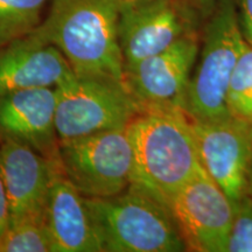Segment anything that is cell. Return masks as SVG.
I'll return each mask as SVG.
<instances>
[{
  "label": "cell",
  "instance_id": "obj_11",
  "mask_svg": "<svg viewBox=\"0 0 252 252\" xmlns=\"http://www.w3.org/2000/svg\"><path fill=\"white\" fill-rule=\"evenodd\" d=\"M59 160L19 141L0 138V173L7 193L11 222L43 216Z\"/></svg>",
  "mask_w": 252,
  "mask_h": 252
},
{
  "label": "cell",
  "instance_id": "obj_4",
  "mask_svg": "<svg viewBox=\"0 0 252 252\" xmlns=\"http://www.w3.org/2000/svg\"><path fill=\"white\" fill-rule=\"evenodd\" d=\"M247 43L234 5L223 2L207 28L189 82L185 111L191 119L209 122L232 117L228 105L229 84Z\"/></svg>",
  "mask_w": 252,
  "mask_h": 252
},
{
  "label": "cell",
  "instance_id": "obj_13",
  "mask_svg": "<svg viewBox=\"0 0 252 252\" xmlns=\"http://www.w3.org/2000/svg\"><path fill=\"white\" fill-rule=\"evenodd\" d=\"M75 75L67 59L36 31L0 47V96L56 88Z\"/></svg>",
  "mask_w": 252,
  "mask_h": 252
},
{
  "label": "cell",
  "instance_id": "obj_14",
  "mask_svg": "<svg viewBox=\"0 0 252 252\" xmlns=\"http://www.w3.org/2000/svg\"><path fill=\"white\" fill-rule=\"evenodd\" d=\"M43 219L53 252H104L87 198L63 174L60 165L53 176Z\"/></svg>",
  "mask_w": 252,
  "mask_h": 252
},
{
  "label": "cell",
  "instance_id": "obj_22",
  "mask_svg": "<svg viewBox=\"0 0 252 252\" xmlns=\"http://www.w3.org/2000/svg\"><path fill=\"white\" fill-rule=\"evenodd\" d=\"M212 1L213 0H198V2L202 6H204V7H208V6L212 4Z\"/></svg>",
  "mask_w": 252,
  "mask_h": 252
},
{
  "label": "cell",
  "instance_id": "obj_1",
  "mask_svg": "<svg viewBox=\"0 0 252 252\" xmlns=\"http://www.w3.org/2000/svg\"><path fill=\"white\" fill-rule=\"evenodd\" d=\"M127 130L133 149L130 187L168 208L176 191L203 169L191 119L184 110L149 109Z\"/></svg>",
  "mask_w": 252,
  "mask_h": 252
},
{
  "label": "cell",
  "instance_id": "obj_23",
  "mask_svg": "<svg viewBox=\"0 0 252 252\" xmlns=\"http://www.w3.org/2000/svg\"><path fill=\"white\" fill-rule=\"evenodd\" d=\"M133 1H140V0H123V2H133Z\"/></svg>",
  "mask_w": 252,
  "mask_h": 252
},
{
  "label": "cell",
  "instance_id": "obj_10",
  "mask_svg": "<svg viewBox=\"0 0 252 252\" xmlns=\"http://www.w3.org/2000/svg\"><path fill=\"white\" fill-rule=\"evenodd\" d=\"M188 30V17L176 0L123 2L119 43L124 68L167 49Z\"/></svg>",
  "mask_w": 252,
  "mask_h": 252
},
{
  "label": "cell",
  "instance_id": "obj_21",
  "mask_svg": "<svg viewBox=\"0 0 252 252\" xmlns=\"http://www.w3.org/2000/svg\"><path fill=\"white\" fill-rule=\"evenodd\" d=\"M248 195L252 198V156L250 161V168H249V178H248Z\"/></svg>",
  "mask_w": 252,
  "mask_h": 252
},
{
  "label": "cell",
  "instance_id": "obj_6",
  "mask_svg": "<svg viewBox=\"0 0 252 252\" xmlns=\"http://www.w3.org/2000/svg\"><path fill=\"white\" fill-rule=\"evenodd\" d=\"M63 174L84 197L122 194L131 185L133 149L127 127L60 140Z\"/></svg>",
  "mask_w": 252,
  "mask_h": 252
},
{
  "label": "cell",
  "instance_id": "obj_7",
  "mask_svg": "<svg viewBox=\"0 0 252 252\" xmlns=\"http://www.w3.org/2000/svg\"><path fill=\"white\" fill-rule=\"evenodd\" d=\"M168 209L180 229L187 250H228L235 204L206 169H201L176 191Z\"/></svg>",
  "mask_w": 252,
  "mask_h": 252
},
{
  "label": "cell",
  "instance_id": "obj_20",
  "mask_svg": "<svg viewBox=\"0 0 252 252\" xmlns=\"http://www.w3.org/2000/svg\"><path fill=\"white\" fill-rule=\"evenodd\" d=\"M241 26L245 40L252 45V0H241Z\"/></svg>",
  "mask_w": 252,
  "mask_h": 252
},
{
  "label": "cell",
  "instance_id": "obj_3",
  "mask_svg": "<svg viewBox=\"0 0 252 252\" xmlns=\"http://www.w3.org/2000/svg\"><path fill=\"white\" fill-rule=\"evenodd\" d=\"M87 198L106 252H180L187 247L174 217L157 200L128 187L111 197Z\"/></svg>",
  "mask_w": 252,
  "mask_h": 252
},
{
  "label": "cell",
  "instance_id": "obj_18",
  "mask_svg": "<svg viewBox=\"0 0 252 252\" xmlns=\"http://www.w3.org/2000/svg\"><path fill=\"white\" fill-rule=\"evenodd\" d=\"M226 252H252V198L249 195L235 206Z\"/></svg>",
  "mask_w": 252,
  "mask_h": 252
},
{
  "label": "cell",
  "instance_id": "obj_9",
  "mask_svg": "<svg viewBox=\"0 0 252 252\" xmlns=\"http://www.w3.org/2000/svg\"><path fill=\"white\" fill-rule=\"evenodd\" d=\"M191 124L203 168L236 206L248 195L252 123L230 117L209 122L191 119Z\"/></svg>",
  "mask_w": 252,
  "mask_h": 252
},
{
  "label": "cell",
  "instance_id": "obj_5",
  "mask_svg": "<svg viewBox=\"0 0 252 252\" xmlns=\"http://www.w3.org/2000/svg\"><path fill=\"white\" fill-rule=\"evenodd\" d=\"M55 90L60 140L125 128L141 112L125 82L112 77L74 75Z\"/></svg>",
  "mask_w": 252,
  "mask_h": 252
},
{
  "label": "cell",
  "instance_id": "obj_19",
  "mask_svg": "<svg viewBox=\"0 0 252 252\" xmlns=\"http://www.w3.org/2000/svg\"><path fill=\"white\" fill-rule=\"evenodd\" d=\"M9 224H11V208H9L8 196L6 193L1 173H0V237L5 234Z\"/></svg>",
  "mask_w": 252,
  "mask_h": 252
},
{
  "label": "cell",
  "instance_id": "obj_15",
  "mask_svg": "<svg viewBox=\"0 0 252 252\" xmlns=\"http://www.w3.org/2000/svg\"><path fill=\"white\" fill-rule=\"evenodd\" d=\"M48 0H0V47L33 33Z\"/></svg>",
  "mask_w": 252,
  "mask_h": 252
},
{
  "label": "cell",
  "instance_id": "obj_17",
  "mask_svg": "<svg viewBox=\"0 0 252 252\" xmlns=\"http://www.w3.org/2000/svg\"><path fill=\"white\" fill-rule=\"evenodd\" d=\"M228 105L232 117L252 123V45L249 42L230 80Z\"/></svg>",
  "mask_w": 252,
  "mask_h": 252
},
{
  "label": "cell",
  "instance_id": "obj_12",
  "mask_svg": "<svg viewBox=\"0 0 252 252\" xmlns=\"http://www.w3.org/2000/svg\"><path fill=\"white\" fill-rule=\"evenodd\" d=\"M55 88H35L0 96V138L19 141L59 160Z\"/></svg>",
  "mask_w": 252,
  "mask_h": 252
},
{
  "label": "cell",
  "instance_id": "obj_8",
  "mask_svg": "<svg viewBox=\"0 0 252 252\" xmlns=\"http://www.w3.org/2000/svg\"><path fill=\"white\" fill-rule=\"evenodd\" d=\"M197 55V40L189 33L162 52L126 65V87L141 111L149 109L185 111L186 96Z\"/></svg>",
  "mask_w": 252,
  "mask_h": 252
},
{
  "label": "cell",
  "instance_id": "obj_16",
  "mask_svg": "<svg viewBox=\"0 0 252 252\" xmlns=\"http://www.w3.org/2000/svg\"><path fill=\"white\" fill-rule=\"evenodd\" d=\"M0 252H53L52 238L43 216L11 222L0 237Z\"/></svg>",
  "mask_w": 252,
  "mask_h": 252
},
{
  "label": "cell",
  "instance_id": "obj_2",
  "mask_svg": "<svg viewBox=\"0 0 252 252\" xmlns=\"http://www.w3.org/2000/svg\"><path fill=\"white\" fill-rule=\"evenodd\" d=\"M123 0H52L36 33L54 45L77 76L125 82L119 43Z\"/></svg>",
  "mask_w": 252,
  "mask_h": 252
}]
</instances>
